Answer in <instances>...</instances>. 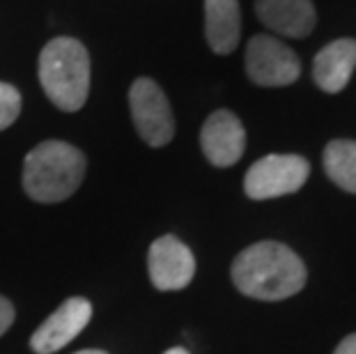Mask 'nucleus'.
<instances>
[{
	"label": "nucleus",
	"instance_id": "nucleus-3",
	"mask_svg": "<svg viewBox=\"0 0 356 354\" xmlns=\"http://www.w3.org/2000/svg\"><path fill=\"white\" fill-rule=\"evenodd\" d=\"M40 83L49 102L65 113L83 108L90 92V54L74 37H56L42 49Z\"/></svg>",
	"mask_w": 356,
	"mask_h": 354
},
{
	"label": "nucleus",
	"instance_id": "nucleus-17",
	"mask_svg": "<svg viewBox=\"0 0 356 354\" xmlns=\"http://www.w3.org/2000/svg\"><path fill=\"white\" fill-rule=\"evenodd\" d=\"M163 354H191V352L184 350V348H170V350H165Z\"/></svg>",
	"mask_w": 356,
	"mask_h": 354
},
{
	"label": "nucleus",
	"instance_id": "nucleus-12",
	"mask_svg": "<svg viewBox=\"0 0 356 354\" xmlns=\"http://www.w3.org/2000/svg\"><path fill=\"white\" fill-rule=\"evenodd\" d=\"M241 35V12L237 0H204V37L216 56L237 49Z\"/></svg>",
	"mask_w": 356,
	"mask_h": 354
},
{
	"label": "nucleus",
	"instance_id": "nucleus-16",
	"mask_svg": "<svg viewBox=\"0 0 356 354\" xmlns=\"http://www.w3.org/2000/svg\"><path fill=\"white\" fill-rule=\"evenodd\" d=\"M333 354H356V334L345 336L343 341L338 343V348L333 350Z\"/></svg>",
	"mask_w": 356,
	"mask_h": 354
},
{
	"label": "nucleus",
	"instance_id": "nucleus-11",
	"mask_svg": "<svg viewBox=\"0 0 356 354\" xmlns=\"http://www.w3.org/2000/svg\"><path fill=\"white\" fill-rule=\"evenodd\" d=\"M356 70V40L343 37L327 44L313 63V81L322 92H343Z\"/></svg>",
	"mask_w": 356,
	"mask_h": 354
},
{
	"label": "nucleus",
	"instance_id": "nucleus-7",
	"mask_svg": "<svg viewBox=\"0 0 356 354\" xmlns=\"http://www.w3.org/2000/svg\"><path fill=\"white\" fill-rule=\"evenodd\" d=\"M147 272L156 290H184L195 276V258L181 239L175 235H163L149 246Z\"/></svg>",
	"mask_w": 356,
	"mask_h": 354
},
{
	"label": "nucleus",
	"instance_id": "nucleus-13",
	"mask_svg": "<svg viewBox=\"0 0 356 354\" xmlns=\"http://www.w3.org/2000/svg\"><path fill=\"white\" fill-rule=\"evenodd\" d=\"M324 172L338 189L356 195V140H331L324 147Z\"/></svg>",
	"mask_w": 356,
	"mask_h": 354
},
{
	"label": "nucleus",
	"instance_id": "nucleus-15",
	"mask_svg": "<svg viewBox=\"0 0 356 354\" xmlns=\"http://www.w3.org/2000/svg\"><path fill=\"white\" fill-rule=\"evenodd\" d=\"M12 322H14V306H12V301L0 295V336H3L5 331L12 327Z\"/></svg>",
	"mask_w": 356,
	"mask_h": 354
},
{
	"label": "nucleus",
	"instance_id": "nucleus-9",
	"mask_svg": "<svg viewBox=\"0 0 356 354\" xmlns=\"http://www.w3.org/2000/svg\"><path fill=\"white\" fill-rule=\"evenodd\" d=\"M202 154L216 168H230L246 150V129L232 111H214L200 129Z\"/></svg>",
	"mask_w": 356,
	"mask_h": 354
},
{
	"label": "nucleus",
	"instance_id": "nucleus-4",
	"mask_svg": "<svg viewBox=\"0 0 356 354\" xmlns=\"http://www.w3.org/2000/svg\"><path fill=\"white\" fill-rule=\"evenodd\" d=\"M310 163L299 154H267L248 168L244 191L251 200H271L297 193L308 182Z\"/></svg>",
	"mask_w": 356,
	"mask_h": 354
},
{
	"label": "nucleus",
	"instance_id": "nucleus-6",
	"mask_svg": "<svg viewBox=\"0 0 356 354\" xmlns=\"http://www.w3.org/2000/svg\"><path fill=\"white\" fill-rule=\"evenodd\" d=\"M246 74L255 86L283 88L301 77L297 54L276 37L255 35L246 47Z\"/></svg>",
	"mask_w": 356,
	"mask_h": 354
},
{
	"label": "nucleus",
	"instance_id": "nucleus-8",
	"mask_svg": "<svg viewBox=\"0 0 356 354\" xmlns=\"http://www.w3.org/2000/svg\"><path fill=\"white\" fill-rule=\"evenodd\" d=\"M92 318V304L86 297H70L53 311L35 334L30 336V348L35 354H53L67 348Z\"/></svg>",
	"mask_w": 356,
	"mask_h": 354
},
{
	"label": "nucleus",
	"instance_id": "nucleus-2",
	"mask_svg": "<svg viewBox=\"0 0 356 354\" xmlns=\"http://www.w3.org/2000/svg\"><path fill=\"white\" fill-rule=\"evenodd\" d=\"M86 154L63 140H44L24 161V189L33 200L53 205L79 191L86 177Z\"/></svg>",
	"mask_w": 356,
	"mask_h": 354
},
{
	"label": "nucleus",
	"instance_id": "nucleus-18",
	"mask_svg": "<svg viewBox=\"0 0 356 354\" xmlns=\"http://www.w3.org/2000/svg\"><path fill=\"white\" fill-rule=\"evenodd\" d=\"M74 354H108L104 350H81V352H74Z\"/></svg>",
	"mask_w": 356,
	"mask_h": 354
},
{
	"label": "nucleus",
	"instance_id": "nucleus-5",
	"mask_svg": "<svg viewBox=\"0 0 356 354\" xmlns=\"http://www.w3.org/2000/svg\"><path fill=\"white\" fill-rule=\"evenodd\" d=\"M129 108H131L136 131L149 147L168 145L175 136V118H172L170 102L156 81L147 77L136 79L129 90Z\"/></svg>",
	"mask_w": 356,
	"mask_h": 354
},
{
	"label": "nucleus",
	"instance_id": "nucleus-1",
	"mask_svg": "<svg viewBox=\"0 0 356 354\" xmlns=\"http://www.w3.org/2000/svg\"><path fill=\"white\" fill-rule=\"evenodd\" d=\"M232 283L241 295L260 301H283L304 290L308 269L287 244L255 242L232 262Z\"/></svg>",
	"mask_w": 356,
	"mask_h": 354
},
{
	"label": "nucleus",
	"instance_id": "nucleus-14",
	"mask_svg": "<svg viewBox=\"0 0 356 354\" xmlns=\"http://www.w3.org/2000/svg\"><path fill=\"white\" fill-rule=\"evenodd\" d=\"M21 113V92L10 83L0 81V131L17 122Z\"/></svg>",
	"mask_w": 356,
	"mask_h": 354
},
{
	"label": "nucleus",
	"instance_id": "nucleus-10",
	"mask_svg": "<svg viewBox=\"0 0 356 354\" xmlns=\"http://www.w3.org/2000/svg\"><path fill=\"white\" fill-rule=\"evenodd\" d=\"M255 12L264 26L283 37H308L315 28V7L310 0H255Z\"/></svg>",
	"mask_w": 356,
	"mask_h": 354
}]
</instances>
